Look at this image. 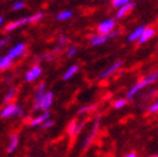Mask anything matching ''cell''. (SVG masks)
Returning <instances> with one entry per match:
<instances>
[{
  "instance_id": "obj_10",
  "label": "cell",
  "mask_w": 158,
  "mask_h": 157,
  "mask_svg": "<svg viewBox=\"0 0 158 157\" xmlns=\"http://www.w3.org/2000/svg\"><path fill=\"white\" fill-rule=\"evenodd\" d=\"M154 34H156V30H154L153 27H145L144 31L141 32L140 37L138 39V43H139V44H144V43L149 41V40H151V39L154 36Z\"/></svg>"
},
{
  "instance_id": "obj_12",
  "label": "cell",
  "mask_w": 158,
  "mask_h": 157,
  "mask_svg": "<svg viewBox=\"0 0 158 157\" xmlns=\"http://www.w3.org/2000/svg\"><path fill=\"white\" fill-rule=\"evenodd\" d=\"M50 112L49 111H43V113L41 115H39L37 117H35V119H32L31 120V122H30V126H32V128H35V126H39V125H41L45 120H48V119H50Z\"/></svg>"
},
{
  "instance_id": "obj_30",
  "label": "cell",
  "mask_w": 158,
  "mask_h": 157,
  "mask_svg": "<svg viewBox=\"0 0 158 157\" xmlns=\"http://www.w3.org/2000/svg\"><path fill=\"white\" fill-rule=\"evenodd\" d=\"M85 120H81V121H77V128H76V135L80 133L81 130H82V128H84V125H85Z\"/></svg>"
},
{
  "instance_id": "obj_4",
  "label": "cell",
  "mask_w": 158,
  "mask_h": 157,
  "mask_svg": "<svg viewBox=\"0 0 158 157\" xmlns=\"http://www.w3.org/2000/svg\"><path fill=\"white\" fill-rule=\"evenodd\" d=\"M121 66H122V61H116L114 63H112L108 68H106L104 71H102V72L98 75V78H99V80H104V78L109 77L110 75L116 74L118 70L121 68Z\"/></svg>"
},
{
  "instance_id": "obj_24",
  "label": "cell",
  "mask_w": 158,
  "mask_h": 157,
  "mask_svg": "<svg viewBox=\"0 0 158 157\" xmlns=\"http://www.w3.org/2000/svg\"><path fill=\"white\" fill-rule=\"evenodd\" d=\"M130 2H131V0H112V6L113 8H120V6L127 4Z\"/></svg>"
},
{
  "instance_id": "obj_3",
  "label": "cell",
  "mask_w": 158,
  "mask_h": 157,
  "mask_svg": "<svg viewBox=\"0 0 158 157\" xmlns=\"http://www.w3.org/2000/svg\"><path fill=\"white\" fill-rule=\"evenodd\" d=\"M53 99H54V94L52 91H45L44 95L40 98L35 99V107L34 109H41V111H48L50 106L53 104Z\"/></svg>"
},
{
  "instance_id": "obj_9",
  "label": "cell",
  "mask_w": 158,
  "mask_h": 157,
  "mask_svg": "<svg viewBox=\"0 0 158 157\" xmlns=\"http://www.w3.org/2000/svg\"><path fill=\"white\" fill-rule=\"evenodd\" d=\"M25 50H26V44L25 43H18V44H15L9 52H8V56H9L12 59H15V58L21 57L22 54L25 53Z\"/></svg>"
},
{
  "instance_id": "obj_14",
  "label": "cell",
  "mask_w": 158,
  "mask_h": 157,
  "mask_svg": "<svg viewBox=\"0 0 158 157\" xmlns=\"http://www.w3.org/2000/svg\"><path fill=\"white\" fill-rule=\"evenodd\" d=\"M13 61L14 59H12L9 56H8V54L0 58V71H5V70L10 68L13 66Z\"/></svg>"
},
{
  "instance_id": "obj_25",
  "label": "cell",
  "mask_w": 158,
  "mask_h": 157,
  "mask_svg": "<svg viewBox=\"0 0 158 157\" xmlns=\"http://www.w3.org/2000/svg\"><path fill=\"white\" fill-rule=\"evenodd\" d=\"M148 111H149V113H156V112H158V98L151 104V107L148 108Z\"/></svg>"
},
{
  "instance_id": "obj_16",
  "label": "cell",
  "mask_w": 158,
  "mask_h": 157,
  "mask_svg": "<svg viewBox=\"0 0 158 157\" xmlns=\"http://www.w3.org/2000/svg\"><path fill=\"white\" fill-rule=\"evenodd\" d=\"M19 138L17 134H12L10 135V140H9V146H8V153H13L15 151V148L18 146Z\"/></svg>"
},
{
  "instance_id": "obj_26",
  "label": "cell",
  "mask_w": 158,
  "mask_h": 157,
  "mask_svg": "<svg viewBox=\"0 0 158 157\" xmlns=\"http://www.w3.org/2000/svg\"><path fill=\"white\" fill-rule=\"evenodd\" d=\"M77 46H71V48L67 50V57H75L77 53Z\"/></svg>"
},
{
  "instance_id": "obj_28",
  "label": "cell",
  "mask_w": 158,
  "mask_h": 157,
  "mask_svg": "<svg viewBox=\"0 0 158 157\" xmlns=\"http://www.w3.org/2000/svg\"><path fill=\"white\" fill-rule=\"evenodd\" d=\"M69 40H68V37L67 36H59L58 37V40H57V43H58V45H66L67 43H68Z\"/></svg>"
},
{
  "instance_id": "obj_6",
  "label": "cell",
  "mask_w": 158,
  "mask_h": 157,
  "mask_svg": "<svg viewBox=\"0 0 158 157\" xmlns=\"http://www.w3.org/2000/svg\"><path fill=\"white\" fill-rule=\"evenodd\" d=\"M41 72H43L41 67L39 66V65H35V66H32V67H31V68L28 70V71L26 72V75H25V80H26L27 83L35 81L36 78H39V77H40Z\"/></svg>"
},
{
  "instance_id": "obj_18",
  "label": "cell",
  "mask_w": 158,
  "mask_h": 157,
  "mask_svg": "<svg viewBox=\"0 0 158 157\" xmlns=\"http://www.w3.org/2000/svg\"><path fill=\"white\" fill-rule=\"evenodd\" d=\"M72 15H73V13L71 11H62L55 15V19L57 21H67L69 18H72Z\"/></svg>"
},
{
  "instance_id": "obj_37",
  "label": "cell",
  "mask_w": 158,
  "mask_h": 157,
  "mask_svg": "<svg viewBox=\"0 0 158 157\" xmlns=\"http://www.w3.org/2000/svg\"><path fill=\"white\" fill-rule=\"evenodd\" d=\"M152 157H158V155H157V156H152Z\"/></svg>"
},
{
  "instance_id": "obj_17",
  "label": "cell",
  "mask_w": 158,
  "mask_h": 157,
  "mask_svg": "<svg viewBox=\"0 0 158 157\" xmlns=\"http://www.w3.org/2000/svg\"><path fill=\"white\" fill-rule=\"evenodd\" d=\"M77 71H78V66L77 65H73V66H71L67 71L63 74V80L64 81H67V80H69L71 77H73L76 74H77Z\"/></svg>"
},
{
  "instance_id": "obj_1",
  "label": "cell",
  "mask_w": 158,
  "mask_h": 157,
  "mask_svg": "<svg viewBox=\"0 0 158 157\" xmlns=\"http://www.w3.org/2000/svg\"><path fill=\"white\" fill-rule=\"evenodd\" d=\"M157 80H158V71H154V72H152V74L147 75V76L143 78V80H140L138 84H135V85H134L132 88L127 91V97H126V99H127V100H129V99H132L141 89H144L145 86L156 83Z\"/></svg>"
},
{
  "instance_id": "obj_35",
  "label": "cell",
  "mask_w": 158,
  "mask_h": 157,
  "mask_svg": "<svg viewBox=\"0 0 158 157\" xmlns=\"http://www.w3.org/2000/svg\"><path fill=\"white\" fill-rule=\"evenodd\" d=\"M125 157H138V156H136V153H134V152H131V153H129V155H126Z\"/></svg>"
},
{
  "instance_id": "obj_29",
  "label": "cell",
  "mask_w": 158,
  "mask_h": 157,
  "mask_svg": "<svg viewBox=\"0 0 158 157\" xmlns=\"http://www.w3.org/2000/svg\"><path fill=\"white\" fill-rule=\"evenodd\" d=\"M53 124H54V121H53V120H50V119H48V120H45V121L41 124V126H43L44 129H48V128L53 126Z\"/></svg>"
},
{
  "instance_id": "obj_21",
  "label": "cell",
  "mask_w": 158,
  "mask_h": 157,
  "mask_svg": "<svg viewBox=\"0 0 158 157\" xmlns=\"http://www.w3.org/2000/svg\"><path fill=\"white\" fill-rule=\"evenodd\" d=\"M46 91V86H45V84L43 83V84H40L36 88V90H35V99H37V98H40L41 95H44V93Z\"/></svg>"
},
{
  "instance_id": "obj_5",
  "label": "cell",
  "mask_w": 158,
  "mask_h": 157,
  "mask_svg": "<svg viewBox=\"0 0 158 157\" xmlns=\"http://www.w3.org/2000/svg\"><path fill=\"white\" fill-rule=\"evenodd\" d=\"M114 28H116V21L114 19H104L98 25V32L108 35L109 32H112Z\"/></svg>"
},
{
  "instance_id": "obj_15",
  "label": "cell",
  "mask_w": 158,
  "mask_h": 157,
  "mask_svg": "<svg viewBox=\"0 0 158 157\" xmlns=\"http://www.w3.org/2000/svg\"><path fill=\"white\" fill-rule=\"evenodd\" d=\"M144 28H145V26H139V27H136V28L132 32L127 36V40H129L130 43H135V41H138V39L140 37V35H141V32L144 31Z\"/></svg>"
},
{
  "instance_id": "obj_36",
  "label": "cell",
  "mask_w": 158,
  "mask_h": 157,
  "mask_svg": "<svg viewBox=\"0 0 158 157\" xmlns=\"http://www.w3.org/2000/svg\"><path fill=\"white\" fill-rule=\"evenodd\" d=\"M3 22H4V19H3L2 15H0V25H3Z\"/></svg>"
},
{
  "instance_id": "obj_22",
  "label": "cell",
  "mask_w": 158,
  "mask_h": 157,
  "mask_svg": "<svg viewBox=\"0 0 158 157\" xmlns=\"http://www.w3.org/2000/svg\"><path fill=\"white\" fill-rule=\"evenodd\" d=\"M94 109H97V106L95 104H88V106H84V107H81L80 109H78V115H86L88 112H90V111H94Z\"/></svg>"
},
{
  "instance_id": "obj_34",
  "label": "cell",
  "mask_w": 158,
  "mask_h": 157,
  "mask_svg": "<svg viewBox=\"0 0 158 157\" xmlns=\"http://www.w3.org/2000/svg\"><path fill=\"white\" fill-rule=\"evenodd\" d=\"M44 59L45 61H53L54 56H53V54H44Z\"/></svg>"
},
{
  "instance_id": "obj_8",
  "label": "cell",
  "mask_w": 158,
  "mask_h": 157,
  "mask_svg": "<svg viewBox=\"0 0 158 157\" xmlns=\"http://www.w3.org/2000/svg\"><path fill=\"white\" fill-rule=\"evenodd\" d=\"M99 121H100V119H99V117H97L95 121H94V125H93L91 131L88 134V137H86V138L84 139V142H82V148H86V147H88V146L93 142L94 137L97 135V133H98V130H99Z\"/></svg>"
},
{
  "instance_id": "obj_31",
  "label": "cell",
  "mask_w": 158,
  "mask_h": 157,
  "mask_svg": "<svg viewBox=\"0 0 158 157\" xmlns=\"http://www.w3.org/2000/svg\"><path fill=\"white\" fill-rule=\"evenodd\" d=\"M8 41H9V37H3L2 40H0V50H2V49L4 48V46L6 45V43H8Z\"/></svg>"
},
{
  "instance_id": "obj_19",
  "label": "cell",
  "mask_w": 158,
  "mask_h": 157,
  "mask_svg": "<svg viewBox=\"0 0 158 157\" xmlns=\"http://www.w3.org/2000/svg\"><path fill=\"white\" fill-rule=\"evenodd\" d=\"M76 128H77V120H71L67 128V134L68 137H75L76 135Z\"/></svg>"
},
{
  "instance_id": "obj_20",
  "label": "cell",
  "mask_w": 158,
  "mask_h": 157,
  "mask_svg": "<svg viewBox=\"0 0 158 157\" xmlns=\"http://www.w3.org/2000/svg\"><path fill=\"white\" fill-rule=\"evenodd\" d=\"M15 93H17V90H15V88H10L9 90H8L6 95L4 97V103H5V104L10 103V102L13 100V98L15 97Z\"/></svg>"
},
{
  "instance_id": "obj_32",
  "label": "cell",
  "mask_w": 158,
  "mask_h": 157,
  "mask_svg": "<svg viewBox=\"0 0 158 157\" xmlns=\"http://www.w3.org/2000/svg\"><path fill=\"white\" fill-rule=\"evenodd\" d=\"M23 115H25V109H23L21 106H18V108H17V115H15V116L21 117V116H23Z\"/></svg>"
},
{
  "instance_id": "obj_11",
  "label": "cell",
  "mask_w": 158,
  "mask_h": 157,
  "mask_svg": "<svg viewBox=\"0 0 158 157\" xmlns=\"http://www.w3.org/2000/svg\"><path fill=\"white\" fill-rule=\"evenodd\" d=\"M134 6H135V4H134L132 2L125 4V5H122V6H120V8H118V11L116 12V18H117V19L123 18L126 14H129V13L134 9Z\"/></svg>"
},
{
  "instance_id": "obj_7",
  "label": "cell",
  "mask_w": 158,
  "mask_h": 157,
  "mask_svg": "<svg viewBox=\"0 0 158 157\" xmlns=\"http://www.w3.org/2000/svg\"><path fill=\"white\" fill-rule=\"evenodd\" d=\"M19 104H15V103H8L2 111H0V117L3 119H9V117H13L17 115V108Z\"/></svg>"
},
{
  "instance_id": "obj_13",
  "label": "cell",
  "mask_w": 158,
  "mask_h": 157,
  "mask_svg": "<svg viewBox=\"0 0 158 157\" xmlns=\"http://www.w3.org/2000/svg\"><path fill=\"white\" fill-rule=\"evenodd\" d=\"M108 39H109L108 35L98 34V35L91 36V39H90V44H91L93 46H98V45H102V44L107 43V41H108Z\"/></svg>"
},
{
  "instance_id": "obj_2",
  "label": "cell",
  "mask_w": 158,
  "mask_h": 157,
  "mask_svg": "<svg viewBox=\"0 0 158 157\" xmlns=\"http://www.w3.org/2000/svg\"><path fill=\"white\" fill-rule=\"evenodd\" d=\"M43 17H44V14L41 12H39V13H36L34 15H28V17L19 18V19L14 21V22H10L9 25H6L5 26V31H6V32H12V31L17 30V28L25 26V25H28V23H35L37 21H40Z\"/></svg>"
},
{
  "instance_id": "obj_27",
  "label": "cell",
  "mask_w": 158,
  "mask_h": 157,
  "mask_svg": "<svg viewBox=\"0 0 158 157\" xmlns=\"http://www.w3.org/2000/svg\"><path fill=\"white\" fill-rule=\"evenodd\" d=\"M26 5H25V2H15L13 4V9L14 11H19V9H23Z\"/></svg>"
},
{
  "instance_id": "obj_33",
  "label": "cell",
  "mask_w": 158,
  "mask_h": 157,
  "mask_svg": "<svg viewBox=\"0 0 158 157\" xmlns=\"http://www.w3.org/2000/svg\"><path fill=\"white\" fill-rule=\"evenodd\" d=\"M117 35H120V31H118V30H113L112 32H109V34H108L109 39H110V37H114V36H117Z\"/></svg>"
},
{
  "instance_id": "obj_23",
  "label": "cell",
  "mask_w": 158,
  "mask_h": 157,
  "mask_svg": "<svg viewBox=\"0 0 158 157\" xmlns=\"http://www.w3.org/2000/svg\"><path fill=\"white\" fill-rule=\"evenodd\" d=\"M126 104H127V99H125V98H120V99H116L113 102V107L116 109H120L122 107H125Z\"/></svg>"
}]
</instances>
